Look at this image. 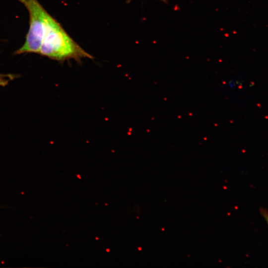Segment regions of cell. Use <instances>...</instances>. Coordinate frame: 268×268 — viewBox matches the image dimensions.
I'll return each instance as SVG.
<instances>
[{
	"label": "cell",
	"mask_w": 268,
	"mask_h": 268,
	"mask_svg": "<svg viewBox=\"0 0 268 268\" xmlns=\"http://www.w3.org/2000/svg\"><path fill=\"white\" fill-rule=\"evenodd\" d=\"M38 54L50 59L80 61L92 57L79 46L50 14L44 28Z\"/></svg>",
	"instance_id": "6da1fadb"
},
{
	"label": "cell",
	"mask_w": 268,
	"mask_h": 268,
	"mask_svg": "<svg viewBox=\"0 0 268 268\" xmlns=\"http://www.w3.org/2000/svg\"><path fill=\"white\" fill-rule=\"evenodd\" d=\"M27 8L29 15V28L24 44L15 52L38 54L44 28L49 14L38 0H19Z\"/></svg>",
	"instance_id": "7a4b0ae2"
},
{
	"label": "cell",
	"mask_w": 268,
	"mask_h": 268,
	"mask_svg": "<svg viewBox=\"0 0 268 268\" xmlns=\"http://www.w3.org/2000/svg\"><path fill=\"white\" fill-rule=\"evenodd\" d=\"M13 78L14 76L11 74L0 73V86H5Z\"/></svg>",
	"instance_id": "3957f363"
},
{
	"label": "cell",
	"mask_w": 268,
	"mask_h": 268,
	"mask_svg": "<svg viewBox=\"0 0 268 268\" xmlns=\"http://www.w3.org/2000/svg\"><path fill=\"white\" fill-rule=\"evenodd\" d=\"M238 85V81H231L229 82V86L230 88H234Z\"/></svg>",
	"instance_id": "277c9868"
}]
</instances>
